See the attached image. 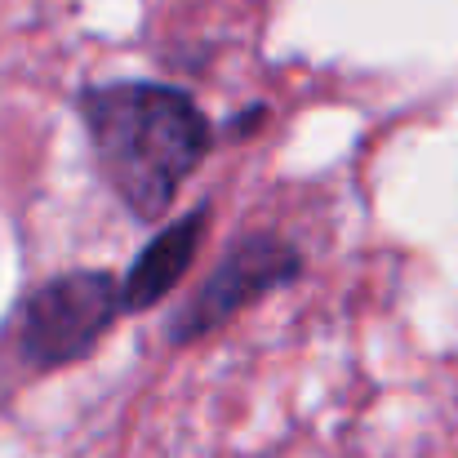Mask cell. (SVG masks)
Listing matches in <instances>:
<instances>
[{
	"label": "cell",
	"instance_id": "cell-4",
	"mask_svg": "<svg viewBox=\"0 0 458 458\" xmlns=\"http://www.w3.org/2000/svg\"><path fill=\"white\" fill-rule=\"evenodd\" d=\"M209 218H214V205L200 200L196 209L160 223L152 241L139 250V259L130 263L125 276H116V299H121V316H143L156 303H165L182 276L191 272L196 254H200V241L209 232Z\"/></svg>",
	"mask_w": 458,
	"mask_h": 458
},
{
	"label": "cell",
	"instance_id": "cell-3",
	"mask_svg": "<svg viewBox=\"0 0 458 458\" xmlns=\"http://www.w3.org/2000/svg\"><path fill=\"white\" fill-rule=\"evenodd\" d=\"M307 272L303 250L276 232H245L236 245L223 250V259L214 263V272L200 281L196 294H187L182 303L169 311L165 320V343L169 347H191L218 329H227L245 307L259 299L299 285Z\"/></svg>",
	"mask_w": 458,
	"mask_h": 458
},
{
	"label": "cell",
	"instance_id": "cell-1",
	"mask_svg": "<svg viewBox=\"0 0 458 458\" xmlns=\"http://www.w3.org/2000/svg\"><path fill=\"white\" fill-rule=\"evenodd\" d=\"M94 169L139 223H165L182 182L214 152V125L182 85L103 81L76 94Z\"/></svg>",
	"mask_w": 458,
	"mask_h": 458
},
{
	"label": "cell",
	"instance_id": "cell-2",
	"mask_svg": "<svg viewBox=\"0 0 458 458\" xmlns=\"http://www.w3.org/2000/svg\"><path fill=\"white\" fill-rule=\"evenodd\" d=\"M116 316V276L103 267H72L27 290L4 320V334L18 365H27L31 374H54L89 360Z\"/></svg>",
	"mask_w": 458,
	"mask_h": 458
},
{
	"label": "cell",
	"instance_id": "cell-5",
	"mask_svg": "<svg viewBox=\"0 0 458 458\" xmlns=\"http://www.w3.org/2000/svg\"><path fill=\"white\" fill-rule=\"evenodd\" d=\"M263 121H267V107H263V103H250V107H245V112H241V116H236V121L223 130V134H227V139H245V134H254Z\"/></svg>",
	"mask_w": 458,
	"mask_h": 458
}]
</instances>
